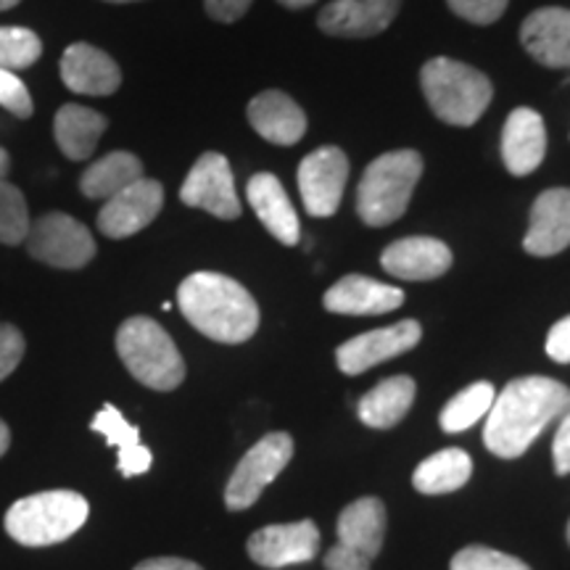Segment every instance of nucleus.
I'll return each instance as SVG.
<instances>
[{
	"label": "nucleus",
	"instance_id": "nucleus-1",
	"mask_svg": "<svg viewBox=\"0 0 570 570\" xmlns=\"http://www.w3.org/2000/svg\"><path fill=\"white\" fill-rule=\"evenodd\" d=\"M570 412V389L544 375L510 381L491 404L483 441L491 454L518 460L541 436L547 425Z\"/></svg>",
	"mask_w": 570,
	"mask_h": 570
},
{
	"label": "nucleus",
	"instance_id": "nucleus-2",
	"mask_svg": "<svg viewBox=\"0 0 570 570\" xmlns=\"http://www.w3.org/2000/svg\"><path fill=\"white\" fill-rule=\"evenodd\" d=\"M183 317L217 344H244L259 327V306L233 277L194 273L177 288Z\"/></svg>",
	"mask_w": 570,
	"mask_h": 570
},
{
	"label": "nucleus",
	"instance_id": "nucleus-3",
	"mask_svg": "<svg viewBox=\"0 0 570 570\" xmlns=\"http://www.w3.org/2000/svg\"><path fill=\"white\" fill-rule=\"evenodd\" d=\"M420 85L433 114L452 127L479 122L494 98V85L483 71L446 56L425 61L420 69Z\"/></svg>",
	"mask_w": 570,
	"mask_h": 570
},
{
	"label": "nucleus",
	"instance_id": "nucleus-4",
	"mask_svg": "<svg viewBox=\"0 0 570 570\" xmlns=\"http://www.w3.org/2000/svg\"><path fill=\"white\" fill-rule=\"evenodd\" d=\"M420 175H423V156L412 148L391 151L370 161L356 188V214L370 227H386L396 223L412 202Z\"/></svg>",
	"mask_w": 570,
	"mask_h": 570
},
{
	"label": "nucleus",
	"instance_id": "nucleus-5",
	"mask_svg": "<svg viewBox=\"0 0 570 570\" xmlns=\"http://www.w3.org/2000/svg\"><path fill=\"white\" fill-rule=\"evenodd\" d=\"M88 515V499L77 491H40L11 504L6 512V531L21 547H51L75 537Z\"/></svg>",
	"mask_w": 570,
	"mask_h": 570
},
{
	"label": "nucleus",
	"instance_id": "nucleus-6",
	"mask_svg": "<svg viewBox=\"0 0 570 570\" xmlns=\"http://www.w3.org/2000/svg\"><path fill=\"white\" fill-rule=\"evenodd\" d=\"M117 352L135 381L154 391H175L185 362L169 333L151 317H130L117 331Z\"/></svg>",
	"mask_w": 570,
	"mask_h": 570
},
{
	"label": "nucleus",
	"instance_id": "nucleus-7",
	"mask_svg": "<svg viewBox=\"0 0 570 570\" xmlns=\"http://www.w3.org/2000/svg\"><path fill=\"white\" fill-rule=\"evenodd\" d=\"M338 544L325 554L327 570H370L386 537V508L381 499L362 497L338 515Z\"/></svg>",
	"mask_w": 570,
	"mask_h": 570
},
{
	"label": "nucleus",
	"instance_id": "nucleus-8",
	"mask_svg": "<svg viewBox=\"0 0 570 570\" xmlns=\"http://www.w3.org/2000/svg\"><path fill=\"white\" fill-rule=\"evenodd\" d=\"M291 458H294V439L283 431L269 433L259 444L248 449L244 460L238 462V468L233 470L230 481H227V510L238 512L252 508L256 499L262 497V491L283 473Z\"/></svg>",
	"mask_w": 570,
	"mask_h": 570
},
{
	"label": "nucleus",
	"instance_id": "nucleus-9",
	"mask_svg": "<svg viewBox=\"0 0 570 570\" xmlns=\"http://www.w3.org/2000/svg\"><path fill=\"white\" fill-rule=\"evenodd\" d=\"M24 244L35 259L59 269H80L96 256V240L88 227L63 212L42 214L35 219Z\"/></svg>",
	"mask_w": 570,
	"mask_h": 570
},
{
	"label": "nucleus",
	"instance_id": "nucleus-10",
	"mask_svg": "<svg viewBox=\"0 0 570 570\" xmlns=\"http://www.w3.org/2000/svg\"><path fill=\"white\" fill-rule=\"evenodd\" d=\"M298 190L312 217H333L338 212L348 180V159L338 146H323L298 164Z\"/></svg>",
	"mask_w": 570,
	"mask_h": 570
},
{
	"label": "nucleus",
	"instance_id": "nucleus-11",
	"mask_svg": "<svg viewBox=\"0 0 570 570\" xmlns=\"http://www.w3.org/2000/svg\"><path fill=\"white\" fill-rule=\"evenodd\" d=\"M180 202L190 209H204L219 219H238L240 202L235 194L230 161L223 154H204L185 177Z\"/></svg>",
	"mask_w": 570,
	"mask_h": 570
},
{
	"label": "nucleus",
	"instance_id": "nucleus-12",
	"mask_svg": "<svg viewBox=\"0 0 570 570\" xmlns=\"http://www.w3.org/2000/svg\"><path fill=\"white\" fill-rule=\"evenodd\" d=\"M246 550L256 566L269 570L302 566V562L317 558L320 531L312 520L265 525V529L252 533Z\"/></svg>",
	"mask_w": 570,
	"mask_h": 570
},
{
	"label": "nucleus",
	"instance_id": "nucleus-13",
	"mask_svg": "<svg viewBox=\"0 0 570 570\" xmlns=\"http://www.w3.org/2000/svg\"><path fill=\"white\" fill-rule=\"evenodd\" d=\"M420 338H423V327H420L417 320H402L396 325L362 333V336L348 338L346 344L338 346V370L346 375H360L370 367L381 365V362L407 354L410 348L420 344Z\"/></svg>",
	"mask_w": 570,
	"mask_h": 570
},
{
	"label": "nucleus",
	"instance_id": "nucleus-14",
	"mask_svg": "<svg viewBox=\"0 0 570 570\" xmlns=\"http://www.w3.org/2000/svg\"><path fill=\"white\" fill-rule=\"evenodd\" d=\"M164 206V188L159 180L140 177L132 185L106 198L101 214H98V230L106 238H130V235L146 230L159 217Z\"/></svg>",
	"mask_w": 570,
	"mask_h": 570
},
{
	"label": "nucleus",
	"instance_id": "nucleus-15",
	"mask_svg": "<svg viewBox=\"0 0 570 570\" xmlns=\"http://www.w3.org/2000/svg\"><path fill=\"white\" fill-rule=\"evenodd\" d=\"M402 0H333L317 17V27L333 38H373L394 24Z\"/></svg>",
	"mask_w": 570,
	"mask_h": 570
},
{
	"label": "nucleus",
	"instance_id": "nucleus-16",
	"mask_svg": "<svg viewBox=\"0 0 570 570\" xmlns=\"http://www.w3.org/2000/svg\"><path fill=\"white\" fill-rule=\"evenodd\" d=\"M454 256L449 246L439 238H428V235H415V238H402L383 248L381 267L389 275L402 277V281L423 283L436 281L452 267Z\"/></svg>",
	"mask_w": 570,
	"mask_h": 570
},
{
	"label": "nucleus",
	"instance_id": "nucleus-17",
	"mask_svg": "<svg viewBox=\"0 0 570 570\" xmlns=\"http://www.w3.org/2000/svg\"><path fill=\"white\" fill-rule=\"evenodd\" d=\"M520 42L533 61L550 69H570V9H539L525 17Z\"/></svg>",
	"mask_w": 570,
	"mask_h": 570
},
{
	"label": "nucleus",
	"instance_id": "nucleus-18",
	"mask_svg": "<svg viewBox=\"0 0 570 570\" xmlns=\"http://www.w3.org/2000/svg\"><path fill=\"white\" fill-rule=\"evenodd\" d=\"M323 304L333 315H386V312H394L404 304V291L365 275H346L327 291Z\"/></svg>",
	"mask_w": 570,
	"mask_h": 570
},
{
	"label": "nucleus",
	"instance_id": "nucleus-19",
	"mask_svg": "<svg viewBox=\"0 0 570 570\" xmlns=\"http://www.w3.org/2000/svg\"><path fill=\"white\" fill-rule=\"evenodd\" d=\"M570 246V188L544 190L531 206L523 248L531 256H554Z\"/></svg>",
	"mask_w": 570,
	"mask_h": 570
},
{
	"label": "nucleus",
	"instance_id": "nucleus-20",
	"mask_svg": "<svg viewBox=\"0 0 570 570\" xmlns=\"http://www.w3.org/2000/svg\"><path fill=\"white\" fill-rule=\"evenodd\" d=\"M61 80L80 96H111L122 85L117 61L90 42H75L61 56Z\"/></svg>",
	"mask_w": 570,
	"mask_h": 570
},
{
	"label": "nucleus",
	"instance_id": "nucleus-21",
	"mask_svg": "<svg viewBox=\"0 0 570 570\" xmlns=\"http://www.w3.org/2000/svg\"><path fill=\"white\" fill-rule=\"evenodd\" d=\"M547 154V127L539 111L520 106L508 117L502 130V161L510 175L537 173Z\"/></svg>",
	"mask_w": 570,
	"mask_h": 570
},
{
	"label": "nucleus",
	"instance_id": "nucleus-22",
	"mask_svg": "<svg viewBox=\"0 0 570 570\" xmlns=\"http://www.w3.org/2000/svg\"><path fill=\"white\" fill-rule=\"evenodd\" d=\"M248 122L273 146H296L306 135V114L281 90H265L248 104Z\"/></svg>",
	"mask_w": 570,
	"mask_h": 570
},
{
	"label": "nucleus",
	"instance_id": "nucleus-23",
	"mask_svg": "<svg viewBox=\"0 0 570 570\" xmlns=\"http://www.w3.org/2000/svg\"><path fill=\"white\" fill-rule=\"evenodd\" d=\"M248 204L262 225L273 238L281 240L283 246H296L302 238V225H298L296 209L285 194L283 183L273 173H259L248 180L246 188Z\"/></svg>",
	"mask_w": 570,
	"mask_h": 570
},
{
	"label": "nucleus",
	"instance_id": "nucleus-24",
	"mask_svg": "<svg viewBox=\"0 0 570 570\" xmlns=\"http://www.w3.org/2000/svg\"><path fill=\"white\" fill-rule=\"evenodd\" d=\"M90 431L101 433L111 446H117L119 452L117 468L125 479H135V475H142L151 470L154 454L151 449L140 444L138 425H132L122 412L114 407V404H104V407L96 412V417L90 420Z\"/></svg>",
	"mask_w": 570,
	"mask_h": 570
},
{
	"label": "nucleus",
	"instance_id": "nucleus-25",
	"mask_svg": "<svg viewBox=\"0 0 570 570\" xmlns=\"http://www.w3.org/2000/svg\"><path fill=\"white\" fill-rule=\"evenodd\" d=\"M106 127H109V122H106L104 114H98L96 109H88V106L80 104H63L59 114H56L53 132L56 142H59L61 154L67 156V159L85 161L90 159L92 151H96Z\"/></svg>",
	"mask_w": 570,
	"mask_h": 570
},
{
	"label": "nucleus",
	"instance_id": "nucleus-26",
	"mask_svg": "<svg viewBox=\"0 0 570 570\" xmlns=\"http://www.w3.org/2000/svg\"><path fill=\"white\" fill-rule=\"evenodd\" d=\"M415 391V381L410 375L386 377L360 399V404H356L360 420L370 428H377V431L394 428L412 410Z\"/></svg>",
	"mask_w": 570,
	"mask_h": 570
},
{
	"label": "nucleus",
	"instance_id": "nucleus-27",
	"mask_svg": "<svg viewBox=\"0 0 570 570\" xmlns=\"http://www.w3.org/2000/svg\"><path fill=\"white\" fill-rule=\"evenodd\" d=\"M473 475V460L462 449H441V452L431 454L423 460L412 475V487L420 494H449V491H458L465 487Z\"/></svg>",
	"mask_w": 570,
	"mask_h": 570
},
{
	"label": "nucleus",
	"instance_id": "nucleus-28",
	"mask_svg": "<svg viewBox=\"0 0 570 570\" xmlns=\"http://www.w3.org/2000/svg\"><path fill=\"white\" fill-rule=\"evenodd\" d=\"M142 175V161L130 151H111L104 159L90 164L80 177V190L85 198H96V202H106L114 194L140 180Z\"/></svg>",
	"mask_w": 570,
	"mask_h": 570
},
{
	"label": "nucleus",
	"instance_id": "nucleus-29",
	"mask_svg": "<svg viewBox=\"0 0 570 570\" xmlns=\"http://www.w3.org/2000/svg\"><path fill=\"white\" fill-rule=\"evenodd\" d=\"M494 386L487 381L473 383V386L462 389L458 396H452L446 402V407L441 410L439 423L446 433H462L468 428H473L481 417L489 415L491 404H494Z\"/></svg>",
	"mask_w": 570,
	"mask_h": 570
},
{
	"label": "nucleus",
	"instance_id": "nucleus-30",
	"mask_svg": "<svg viewBox=\"0 0 570 570\" xmlns=\"http://www.w3.org/2000/svg\"><path fill=\"white\" fill-rule=\"evenodd\" d=\"M30 212L17 185L0 180V244L19 246L30 233Z\"/></svg>",
	"mask_w": 570,
	"mask_h": 570
},
{
	"label": "nucleus",
	"instance_id": "nucleus-31",
	"mask_svg": "<svg viewBox=\"0 0 570 570\" xmlns=\"http://www.w3.org/2000/svg\"><path fill=\"white\" fill-rule=\"evenodd\" d=\"M42 56V42L27 27H0V69H30Z\"/></svg>",
	"mask_w": 570,
	"mask_h": 570
},
{
	"label": "nucleus",
	"instance_id": "nucleus-32",
	"mask_svg": "<svg viewBox=\"0 0 570 570\" xmlns=\"http://www.w3.org/2000/svg\"><path fill=\"white\" fill-rule=\"evenodd\" d=\"M452 570H531L523 560L512 558V554L497 552L491 547H465L454 554Z\"/></svg>",
	"mask_w": 570,
	"mask_h": 570
},
{
	"label": "nucleus",
	"instance_id": "nucleus-33",
	"mask_svg": "<svg viewBox=\"0 0 570 570\" xmlns=\"http://www.w3.org/2000/svg\"><path fill=\"white\" fill-rule=\"evenodd\" d=\"M0 106L9 109L13 117L19 119H30L35 106H32V96L27 90V85L19 80L17 71L0 69Z\"/></svg>",
	"mask_w": 570,
	"mask_h": 570
},
{
	"label": "nucleus",
	"instance_id": "nucleus-34",
	"mask_svg": "<svg viewBox=\"0 0 570 570\" xmlns=\"http://www.w3.org/2000/svg\"><path fill=\"white\" fill-rule=\"evenodd\" d=\"M449 9L458 13L460 19L470 21V24H494L508 11L510 0H446Z\"/></svg>",
	"mask_w": 570,
	"mask_h": 570
},
{
	"label": "nucleus",
	"instance_id": "nucleus-35",
	"mask_svg": "<svg viewBox=\"0 0 570 570\" xmlns=\"http://www.w3.org/2000/svg\"><path fill=\"white\" fill-rule=\"evenodd\" d=\"M21 356H24L21 331L9 323H0V381H6L19 367Z\"/></svg>",
	"mask_w": 570,
	"mask_h": 570
},
{
	"label": "nucleus",
	"instance_id": "nucleus-36",
	"mask_svg": "<svg viewBox=\"0 0 570 570\" xmlns=\"http://www.w3.org/2000/svg\"><path fill=\"white\" fill-rule=\"evenodd\" d=\"M254 0H204L206 13L214 21H223V24H233V21L244 19V13L252 9Z\"/></svg>",
	"mask_w": 570,
	"mask_h": 570
},
{
	"label": "nucleus",
	"instance_id": "nucleus-37",
	"mask_svg": "<svg viewBox=\"0 0 570 570\" xmlns=\"http://www.w3.org/2000/svg\"><path fill=\"white\" fill-rule=\"evenodd\" d=\"M547 354L554 362H560V365H568L570 362V315L552 325L550 336H547Z\"/></svg>",
	"mask_w": 570,
	"mask_h": 570
},
{
	"label": "nucleus",
	"instance_id": "nucleus-38",
	"mask_svg": "<svg viewBox=\"0 0 570 570\" xmlns=\"http://www.w3.org/2000/svg\"><path fill=\"white\" fill-rule=\"evenodd\" d=\"M552 458H554V473L568 475L570 473V412L560 417L558 433H554L552 444Z\"/></svg>",
	"mask_w": 570,
	"mask_h": 570
},
{
	"label": "nucleus",
	"instance_id": "nucleus-39",
	"mask_svg": "<svg viewBox=\"0 0 570 570\" xmlns=\"http://www.w3.org/2000/svg\"><path fill=\"white\" fill-rule=\"evenodd\" d=\"M135 570H204V568L183 558H154V560L140 562Z\"/></svg>",
	"mask_w": 570,
	"mask_h": 570
},
{
	"label": "nucleus",
	"instance_id": "nucleus-40",
	"mask_svg": "<svg viewBox=\"0 0 570 570\" xmlns=\"http://www.w3.org/2000/svg\"><path fill=\"white\" fill-rule=\"evenodd\" d=\"M9 444H11V431H9V425H6L3 420H0V458H3V454L9 452Z\"/></svg>",
	"mask_w": 570,
	"mask_h": 570
},
{
	"label": "nucleus",
	"instance_id": "nucleus-41",
	"mask_svg": "<svg viewBox=\"0 0 570 570\" xmlns=\"http://www.w3.org/2000/svg\"><path fill=\"white\" fill-rule=\"evenodd\" d=\"M277 3L285 6V9H291V11H298V9H306V6L317 3V0H277Z\"/></svg>",
	"mask_w": 570,
	"mask_h": 570
},
{
	"label": "nucleus",
	"instance_id": "nucleus-42",
	"mask_svg": "<svg viewBox=\"0 0 570 570\" xmlns=\"http://www.w3.org/2000/svg\"><path fill=\"white\" fill-rule=\"evenodd\" d=\"M9 169H11L9 154H6L3 148H0V180H6V175H9Z\"/></svg>",
	"mask_w": 570,
	"mask_h": 570
},
{
	"label": "nucleus",
	"instance_id": "nucleus-43",
	"mask_svg": "<svg viewBox=\"0 0 570 570\" xmlns=\"http://www.w3.org/2000/svg\"><path fill=\"white\" fill-rule=\"evenodd\" d=\"M19 0H0V11H9V9H13V6H17Z\"/></svg>",
	"mask_w": 570,
	"mask_h": 570
},
{
	"label": "nucleus",
	"instance_id": "nucleus-44",
	"mask_svg": "<svg viewBox=\"0 0 570 570\" xmlns=\"http://www.w3.org/2000/svg\"><path fill=\"white\" fill-rule=\"evenodd\" d=\"M109 3H138V0H109Z\"/></svg>",
	"mask_w": 570,
	"mask_h": 570
},
{
	"label": "nucleus",
	"instance_id": "nucleus-45",
	"mask_svg": "<svg viewBox=\"0 0 570 570\" xmlns=\"http://www.w3.org/2000/svg\"><path fill=\"white\" fill-rule=\"evenodd\" d=\"M568 544H570V523H568Z\"/></svg>",
	"mask_w": 570,
	"mask_h": 570
}]
</instances>
